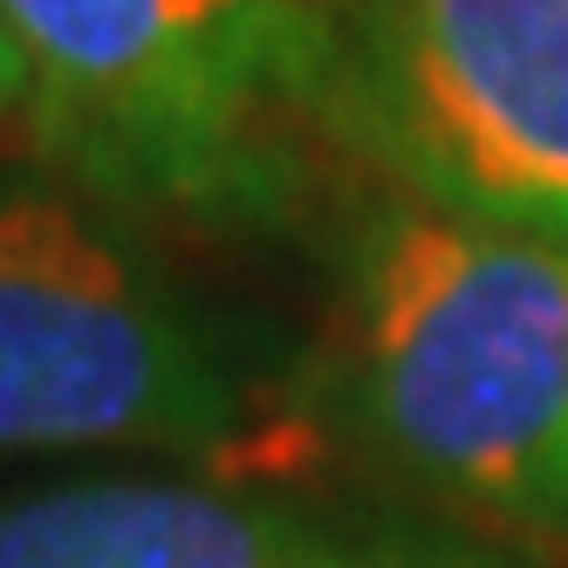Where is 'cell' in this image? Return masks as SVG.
<instances>
[{
    "label": "cell",
    "mask_w": 568,
    "mask_h": 568,
    "mask_svg": "<svg viewBox=\"0 0 568 568\" xmlns=\"http://www.w3.org/2000/svg\"><path fill=\"white\" fill-rule=\"evenodd\" d=\"M349 404L438 494L568 520V240L377 206L349 254Z\"/></svg>",
    "instance_id": "cell-1"
},
{
    "label": "cell",
    "mask_w": 568,
    "mask_h": 568,
    "mask_svg": "<svg viewBox=\"0 0 568 568\" xmlns=\"http://www.w3.org/2000/svg\"><path fill=\"white\" fill-rule=\"evenodd\" d=\"M42 144L97 199L261 213L336 124L322 0H0Z\"/></svg>",
    "instance_id": "cell-2"
},
{
    "label": "cell",
    "mask_w": 568,
    "mask_h": 568,
    "mask_svg": "<svg viewBox=\"0 0 568 568\" xmlns=\"http://www.w3.org/2000/svg\"><path fill=\"white\" fill-rule=\"evenodd\" d=\"M247 384L165 274L83 192L0 179V459L213 453Z\"/></svg>",
    "instance_id": "cell-3"
},
{
    "label": "cell",
    "mask_w": 568,
    "mask_h": 568,
    "mask_svg": "<svg viewBox=\"0 0 568 568\" xmlns=\"http://www.w3.org/2000/svg\"><path fill=\"white\" fill-rule=\"evenodd\" d=\"M336 124L412 199L568 240V0H322Z\"/></svg>",
    "instance_id": "cell-4"
},
{
    "label": "cell",
    "mask_w": 568,
    "mask_h": 568,
    "mask_svg": "<svg viewBox=\"0 0 568 568\" xmlns=\"http://www.w3.org/2000/svg\"><path fill=\"white\" fill-rule=\"evenodd\" d=\"M288 507L199 479H62L0 500V568H315Z\"/></svg>",
    "instance_id": "cell-5"
},
{
    "label": "cell",
    "mask_w": 568,
    "mask_h": 568,
    "mask_svg": "<svg viewBox=\"0 0 568 568\" xmlns=\"http://www.w3.org/2000/svg\"><path fill=\"white\" fill-rule=\"evenodd\" d=\"M315 568H432V561H418V555H397V548H322V561Z\"/></svg>",
    "instance_id": "cell-6"
},
{
    "label": "cell",
    "mask_w": 568,
    "mask_h": 568,
    "mask_svg": "<svg viewBox=\"0 0 568 568\" xmlns=\"http://www.w3.org/2000/svg\"><path fill=\"white\" fill-rule=\"evenodd\" d=\"M8 110H28V69H21L14 42L0 34V116H8Z\"/></svg>",
    "instance_id": "cell-7"
}]
</instances>
